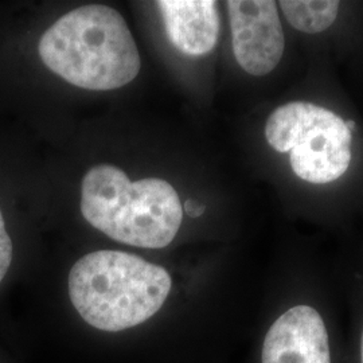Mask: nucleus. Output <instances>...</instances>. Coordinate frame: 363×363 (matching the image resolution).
I'll use <instances>...</instances> for the list:
<instances>
[{"mask_svg":"<svg viewBox=\"0 0 363 363\" xmlns=\"http://www.w3.org/2000/svg\"><path fill=\"white\" fill-rule=\"evenodd\" d=\"M38 52L52 73L89 91L123 88L142 67L124 18L101 4L82 6L60 18L42 35Z\"/></svg>","mask_w":363,"mask_h":363,"instance_id":"obj_1","label":"nucleus"},{"mask_svg":"<svg viewBox=\"0 0 363 363\" xmlns=\"http://www.w3.org/2000/svg\"><path fill=\"white\" fill-rule=\"evenodd\" d=\"M171 276L152 262L118 250L78 259L69 273V296L91 327L117 333L142 325L167 300Z\"/></svg>","mask_w":363,"mask_h":363,"instance_id":"obj_2","label":"nucleus"},{"mask_svg":"<svg viewBox=\"0 0 363 363\" xmlns=\"http://www.w3.org/2000/svg\"><path fill=\"white\" fill-rule=\"evenodd\" d=\"M81 213L109 238L147 249L171 244L183 218L179 195L169 182H130L124 171L109 164L96 166L84 177Z\"/></svg>","mask_w":363,"mask_h":363,"instance_id":"obj_3","label":"nucleus"},{"mask_svg":"<svg viewBox=\"0 0 363 363\" xmlns=\"http://www.w3.org/2000/svg\"><path fill=\"white\" fill-rule=\"evenodd\" d=\"M265 138L277 152H291V167L303 181H337L350 166L351 130L323 106L303 101L279 106L267 121Z\"/></svg>","mask_w":363,"mask_h":363,"instance_id":"obj_4","label":"nucleus"},{"mask_svg":"<svg viewBox=\"0 0 363 363\" xmlns=\"http://www.w3.org/2000/svg\"><path fill=\"white\" fill-rule=\"evenodd\" d=\"M226 6L238 65L256 77L269 74L286 49L277 4L272 0H230Z\"/></svg>","mask_w":363,"mask_h":363,"instance_id":"obj_5","label":"nucleus"},{"mask_svg":"<svg viewBox=\"0 0 363 363\" xmlns=\"http://www.w3.org/2000/svg\"><path fill=\"white\" fill-rule=\"evenodd\" d=\"M262 363H331L320 313L310 306H296L283 313L265 337Z\"/></svg>","mask_w":363,"mask_h":363,"instance_id":"obj_6","label":"nucleus"},{"mask_svg":"<svg viewBox=\"0 0 363 363\" xmlns=\"http://www.w3.org/2000/svg\"><path fill=\"white\" fill-rule=\"evenodd\" d=\"M160 10L171 43L187 55L211 52L220 35V13L213 0H160Z\"/></svg>","mask_w":363,"mask_h":363,"instance_id":"obj_7","label":"nucleus"},{"mask_svg":"<svg viewBox=\"0 0 363 363\" xmlns=\"http://www.w3.org/2000/svg\"><path fill=\"white\" fill-rule=\"evenodd\" d=\"M279 6L281 7L291 26L301 33L316 34L325 31L335 22L340 3L335 0H283L279 1Z\"/></svg>","mask_w":363,"mask_h":363,"instance_id":"obj_8","label":"nucleus"},{"mask_svg":"<svg viewBox=\"0 0 363 363\" xmlns=\"http://www.w3.org/2000/svg\"><path fill=\"white\" fill-rule=\"evenodd\" d=\"M13 262V241L7 233L4 218L0 211V283L9 272Z\"/></svg>","mask_w":363,"mask_h":363,"instance_id":"obj_9","label":"nucleus"},{"mask_svg":"<svg viewBox=\"0 0 363 363\" xmlns=\"http://www.w3.org/2000/svg\"><path fill=\"white\" fill-rule=\"evenodd\" d=\"M184 210H186V213H187L190 217L196 218V217H199V216L203 214L205 206L196 203L193 199H187L186 203H184Z\"/></svg>","mask_w":363,"mask_h":363,"instance_id":"obj_10","label":"nucleus"},{"mask_svg":"<svg viewBox=\"0 0 363 363\" xmlns=\"http://www.w3.org/2000/svg\"><path fill=\"white\" fill-rule=\"evenodd\" d=\"M361 357H362V363H363V334H362V345H361Z\"/></svg>","mask_w":363,"mask_h":363,"instance_id":"obj_11","label":"nucleus"}]
</instances>
